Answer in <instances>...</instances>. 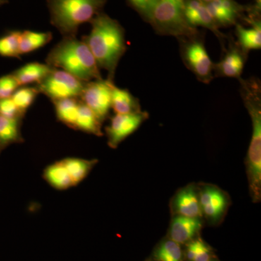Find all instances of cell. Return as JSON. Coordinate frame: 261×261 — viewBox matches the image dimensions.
Segmentation results:
<instances>
[{
	"instance_id": "obj_29",
	"label": "cell",
	"mask_w": 261,
	"mask_h": 261,
	"mask_svg": "<svg viewBox=\"0 0 261 261\" xmlns=\"http://www.w3.org/2000/svg\"><path fill=\"white\" fill-rule=\"evenodd\" d=\"M0 116L10 119H19L23 114L18 111L10 97L0 99Z\"/></svg>"
},
{
	"instance_id": "obj_32",
	"label": "cell",
	"mask_w": 261,
	"mask_h": 261,
	"mask_svg": "<svg viewBox=\"0 0 261 261\" xmlns=\"http://www.w3.org/2000/svg\"><path fill=\"white\" fill-rule=\"evenodd\" d=\"M200 239L189 242L186 250V257L188 261H193L195 259L197 250H198L199 245H200Z\"/></svg>"
},
{
	"instance_id": "obj_31",
	"label": "cell",
	"mask_w": 261,
	"mask_h": 261,
	"mask_svg": "<svg viewBox=\"0 0 261 261\" xmlns=\"http://www.w3.org/2000/svg\"><path fill=\"white\" fill-rule=\"evenodd\" d=\"M211 257V250L210 247L202 240H200L198 250L196 254L193 261H209Z\"/></svg>"
},
{
	"instance_id": "obj_33",
	"label": "cell",
	"mask_w": 261,
	"mask_h": 261,
	"mask_svg": "<svg viewBox=\"0 0 261 261\" xmlns=\"http://www.w3.org/2000/svg\"><path fill=\"white\" fill-rule=\"evenodd\" d=\"M8 3V0H0V6L5 4V3Z\"/></svg>"
},
{
	"instance_id": "obj_13",
	"label": "cell",
	"mask_w": 261,
	"mask_h": 261,
	"mask_svg": "<svg viewBox=\"0 0 261 261\" xmlns=\"http://www.w3.org/2000/svg\"><path fill=\"white\" fill-rule=\"evenodd\" d=\"M206 6L219 27L236 23L243 10V7L234 0H215Z\"/></svg>"
},
{
	"instance_id": "obj_4",
	"label": "cell",
	"mask_w": 261,
	"mask_h": 261,
	"mask_svg": "<svg viewBox=\"0 0 261 261\" xmlns=\"http://www.w3.org/2000/svg\"><path fill=\"white\" fill-rule=\"evenodd\" d=\"M107 0H47L50 22L63 37H76L79 29L102 13Z\"/></svg>"
},
{
	"instance_id": "obj_9",
	"label": "cell",
	"mask_w": 261,
	"mask_h": 261,
	"mask_svg": "<svg viewBox=\"0 0 261 261\" xmlns=\"http://www.w3.org/2000/svg\"><path fill=\"white\" fill-rule=\"evenodd\" d=\"M148 117V113L142 111L130 114H116L106 128L108 145L112 148H116L126 137L133 134Z\"/></svg>"
},
{
	"instance_id": "obj_26",
	"label": "cell",
	"mask_w": 261,
	"mask_h": 261,
	"mask_svg": "<svg viewBox=\"0 0 261 261\" xmlns=\"http://www.w3.org/2000/svg\"><path fill=\"white\" fill-rule=\"evenodd\" d=\"M19 119H10L0 116V143L8 144L20 139Z\"/></svg>"
},
{
	"instance_id": "obj_6",
	"label": "cell",
	"mask_w": 261,
	"mask_h": 261,
	"mask_svg": "<svg viewBox=\"0 0 261 261\" xmlns=\"http://www.w3.org/2000/svg\"><path fill=\"white\" fill-rule=\"evenodd\" d=\"M86 83L64 70L53 68L50 73L37 84V87L40 93L56 101L80 98Z\"/></svg>"
},
{
	"instance_id": "obj_2",
	"label": "cell",
	"mask_w": 261,
	"mask_h": 261,
	"mask_svg": "<svg viewBox=\"0 0 261 261\" xmlns=\"http://www.w3.org/2000/svg\"><path fill=\"white\" fill-rule=\"evenodd\" d=\"M46 63L84 82L102 80L100 69L83 39L63 37L48 54Z\"/></svg>"
},
{
	"instance_id": "obj_14",
	"label": "cell",
	"mask_w": 261,
	"mask_h": 261,
	"mask_svg": "<svg viewBox=\"0 0 261 261\" xmlns=\"http://www.w3.org/2000/svg\"><path fill=\"white\" fill-rule=\"evenodd\" d=\"M247 53L239 46H231L224 58L217 64H214L216 74L221 76L240 79L246 61Z\"/></svg>"
},
{
	"instance_id": "obj_27",
	"label": "cell",
	"mask_w": 261,
	"mask_h": 261,
	"mask_svg": "<svg viewBox=\"0 0 261 261\" xmlns=\"http://www.w3.org/2000/svg\"><path fill=\"white\" fill-rule=\"evenodd\" d=\"M21 32H12L0 38V56L19 58V42Z\"/></svg>"
},
{
	"instance_id": "obj_11",
	"label": "cell",
	"mask_w": 261,
	"mask_h": 261,
	"mask_svg": "<svg viewBox=\"0 0 261 261\" xmlns=\"http://www.w3.org/2000/svg\"><path fill=\"white\" fill-rule=\"evenodd\" d=\"M185 15L187 21L191 27L195 28L197 27H205L214 32L218 37H223L205 3L201 0H185Z\"/></svg>"
},
{
	"instance_id": "obj_35",
	"label": "cell",
	"mask_w": 261,
	"mask_h": 261,
	"mask_svg": "<svg viewBox=\"0 0 261 261\" xmlns=\"http://www.w3.org/2000/svg\"><path fill=\"white\" fill-rule=\"evenodd\" d=\"M209 261H213V260H209Z\"/></svg>"
},
{
	"instance_id": "obj_24",
	"label": "cell",
	"mask_w": 261,
	"mask_h": 261,
	"mask_svg": "<svg viewBox=\"0 0 261 261\" xmlns=\"http://www.w3.org/2000/svg\"><path fill=\"white\" fill-rule=\"evenodd\" d=\"M39 93L40 92L37 86L35 87L25 86L17 89L12 95L11 99L18 111L23 115L32 106Z\"/></svg>"
},
{
	"instance_id": "obj_17",
	"label": "cell",
	"mask_w": 261,
	"mask_h": 261,
	"mask_svg": "<svg viewBox=\"0 0 261 261\" xmlns=\"http://www.w3.org/2000/svg\"><path fill=\"white\" fill-rule=\"evenodd\" d=\"M111 108L116 114L123 115L141 111L138 99L126 89L118 88L113 84Z\"/></svg>"
},
{
	"instance_id": "obj_28",
	"label": "cell",
	"mask_w": 261,
	"mask_h": 261,
	"mask_svg": "<svg viewBox=\"0 0 261 261\" xmlns=\"http://www.w3.org/2000/svg\"><path fill=\"white\" fill-rule=\"evenodd\" d=\"M19 87L13 75H5L0 78V99L10 98Z\"/></svg>"
},
{
	"instance_id": "obj_8",
	"label": "cell",
	"mask_w": 261,
	"mask_h": 261,
	"mask_svg": "<svg viewBox=\"0 0 261 261\" xmlns=\"http://www.w3.org/2000/svg\"><path fill=\"white\" fill-rule=\"evenodd\" d=\"M113 84V82L103 79L87 82L80 97L101 122L107 118L111 108Z\"/></svg>"
},
{
	"instance_id": "obj_23",
	"label": "cell",
	"mask_w": 261,
	"mask_h": 261,
	"mask_svg": "<svg viewBox=\"0 0 261 261\" xmlns=\"http://www.w3.org/2000/svg\"><path fill=\"white\" fill-rule=\"evenodd\" d=\"M73 186L80 183L93 167L95 161L80 159H67L62 161Z\"/></svg>"
},
{
	"instance_id": "obj_5",
	"label": "cell",
	"mask_w": 261,
	"mask_h": 261,
	"mask_svg": "<svg viewBox=\"0 0 261 261\" xmlns=\"http://www.w3.org/2000/svg\"><path fill=\"white\" fill-rule=\"evenodd\" d=\"M185 1L159 0L145 19L162 35L185 39L196 37L197 29L191 27L185 18Z\"/></svg>"
},
{
	"instance_id": "obj_12",
	"label": "cell",
	"mask_w": 261,
	"mask_h": 261,
	"mask_svg": "<svg viewBox=\"0 0 261 261\" xmlns=\"http://www.w3.org/2000/svg\"><path fill=\"white\" fill-rule=\"evenodd\" d=\"M173 211L177 216L200 219L202 216L199 193L193 185L182 189L173 200Z\"/></svg>"
},
{
	"instance_id": "obj_16",
	"label": "cell",
	"mask_w": 261,
	"mask_h": 261,
	"mask_svg": "<svg viewBox=\"0 0 261 261\" xmlns=\"http://www.w3.org/2000/svg\"><path fill=\"white\" fill-rule=\"evenodd\" d=\"M53 68L47 63H30L15 70L12 75L19 87H25L29 84H39L50 73Z\"/></svg>"
},
{
	"instance_id": "obj_25",
	"label": "cell",
	"mask_w": 261,
	"mask_h": 261,
	"mask_svg": "<svg viewBox=\"0 0 261 261\" xmlns=\"http://www.w3.org/2000/svg\"><path fill=\"white\" fill-rule=\"evenodd\" d=\"M154 257L159 261H182L181 247L173 240H166L157 249Z\"/></svg>"
},
{
	"instance_id": "obj_30",
	"label": "cell",
	"mask_w": 261,
	"mask_h": 261,
	"mask_svg": "<svg viewBox=\"0 0 261 261\" xmlns=\"http://www.w3.org/2000/svg\"><path fill=\"white\" fill-rule=\"evenodd\" d=\"M159 0H127L130 7L134 8L144 18L148 15Z\"/></svg>"
},
{
	"instance_id": "obj_1",
	"label": "cell",
	"mask_w": 261,
	"mask_h": 261,
	"mask_svg": "<svg viewBox=\"0 0 261 261\" xmlns=\"http://www.w3.org/2000/svg\"><path fill=\"white\" fill-rule=\"evenodd\" d=\"M92 29L83 40L93 55L99 69L107 70L113 82L118 63L126 50L124 29L119 22L101 13L90 22Z\"/></svg>"
},
{
	"instance_id": "obj_18",
	"label": "cell",
	"mask_w": 261,
	"mask_h": 261,
	"mask_svg": "<svg viewBox=\"0 0 261 261\" xmlns=\"http://www.w3.org/2000/svg\"><path fill=\"white\" fill-rule=\"evenodd\" d=\"M251 28L246 29L240 24H237L236 33L238 38L239 47L244 53L261 47V23L260 20H250Z\"/></svg>"
},
{
	"instance_id": "obj_7",
	"label": "cell",
	"mask_w": 261,
	"mask_h": 261,
	"mask_svg": "<svg viewBox=\"0 0 261 261\" xmlns=\"http://www.w3.org/2000/svg\"><path fill=\"white\" fill-rule=\"evenodd\" d=\"M184 40L181 44L184 63L200 82L209 83L213 80L214 64L206 50L203 41L197 36Z\"/></svg>"
},
{
	"instance_id": "obj_21",
	"label": "cell",
	"mask_w": 261,
	"mask_h": 261,
	"mask_svg": "<svg viewBox=\"0 0 261 261\" xmlns=\"http://www.w3.org/2000/svg\"><path fill=\"white\" fill-rule=\"evenodd\" d=\"M101 123L102 122L98 119L95 114L80 100L75 128L87 133L101 136L102 135Z\"/></svg>"
},
{
	"instance_id": "obj_15",
	"label": "cell",
	"mask_w": 261,
	"mask_h": 261,
	"mask_svg": "<svg viewBox=\"0 0 261 261\" xmlns=\"http://www.w3.org/2000/svg\"><path fill=\"white\" fill-rule=\"evenodd\" d=\"M202 226L200 219L176 216L170 227V238L179 245L189 243L200 231Z\"/></svg>"
},
{
	"instance_id": "obj_22",
	"label": "cell",
	"mask_w": 261,
	"mask_h": 261,
	"mask_svg": "<svg viewBox=\"0 0 261 261\" xmlns=\"http://www.w3.org/2000/svg\"><path fill=\"white\" fill-rule=\"evenodd\" d=\"M44 176L49 185L58 190H66L73 186L63 162L56 163L45 170Z\"/></svg>"
},
{
	"instance_id": "obj_3",
	"label": "cell",
	"mask_w": 261,
	"mask_h": 261,
	"mask_svg": "<svg viewBox=\"0 0 261 261\" xmlns=\"http://www.w3.org/2000/svg\"><path fill=\"white\" fill-rule=\"evenodd\" d=\"M241 94L251 117L252 134L247 157V177L254 202L261 197V96L258 81L241 80Z\"/></svg>"
},
{
	"instance_id": "obj_20",
	"label": "cell",
	"mask_w": 261,
	"mask_h": 261,
	"mask_svg": "<svg viewBox=\"0 0 261 261\" xmlns=\"http://www.w3.org/2000/svg\"><path fill=\"white\" fill-rule=\"evenodd\" d=\"M53 102L58 119L67 126L75 128L80 104V98H68Z\"/></svg>"
},
{
	"instance_id": "obj_34",
	"label": "cell",
	"mask_w": 261,
	"mask_h": 261,
	"mask_svg": "<svg viewBox=\"0 0 261 261\" xmlns=\"http://www.w3.org/2000/svg\"><path fill=\"white\" fill-rule=\"evenodd\" d=\"M201 1L207 4V3H211V2L215 1V0H201Z\"/></svg>"
},
{
	"instance_id": "obj_19",
	"label": "cell",
	"mask_w": 261,
	"mask_h": 261,
	"mask_svg": "<svg viewBox=\"0 0 261 261\" xmlns=\"http://www.w3.org/2000/svg\"><path fill=\"white\" fill-rule=\"evenodd\" d=\"M51 39V32H21L19 42V54L20 56L28 54L40 49L50 42Z\"/></svg>"
},
{
	"instance_id": "obj_10",
	"label": "cell",
	"mask_w": 261,
	"mask_h": 261,
	"mask_svg": "<svg viewBox=\"0 0 261 261\" xmlns=\"http://www.w3.org/2000/svg\"><path fill=\"white\" fill-rule=\"evenodd\" d=\"M202 215L209 221H218L227 208V197L217 187L205 186L199 192Z\"/></svg>"
}]
</instances>
